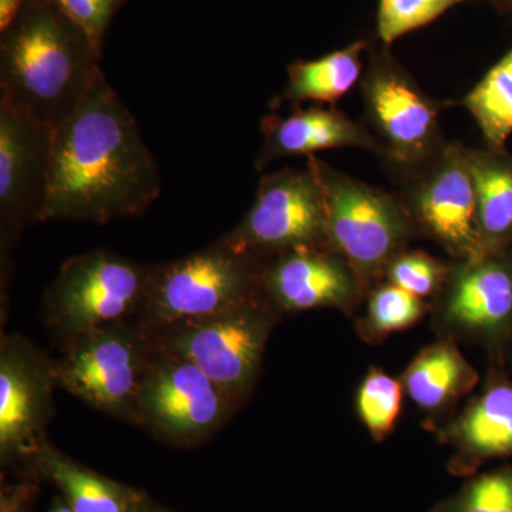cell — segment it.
Segmentation results:
<instances>
[{"instance_id":"obj_1","label":"cell","mask_w":512,"mask_h":512,"mask_svg":"<svg viewBox=\"0 0 512 512\" xmlns=\"http://www.w3.org/2000/svg\"><path fill=\"white\" fill-rule=\"evenodd\" d=\"M160 192L156 158L136 117L101 72L72 116L53 130L45 221L141 217Z\"/></svg>"},{"instance_id":"obj_2","label":"cell","mask_w":512,"mask_h":512,"mask_svg":"<svg viewBox=\"0 0 512 512\" xmlns=\"http://www.w3.org/2000/svg\"><path fill=\"white\" fill-rule=\"evenodd\" d=\"M100 59L56 0H26L0 32V100L55 130L89 92Z\"/></svg>"},{"instance_id":"obj_3","label":"cell","mask_w":512,"mask_h":512,"mask_svg":"<svg viewBox=\"0 0 512 512\" xmlns=\"http://www.w3.org/2000/svg\"><path fill=\"white\" fill-rule=\"evenodd\" d=\"M360 94L363 124L379 144V158L396 183L429 164L447 146L441 113L448 104L427 96L389 46L380 43L367 52Z\"/></svg>"},{"instance_id":"obj_4","label":"cell","mask_w":512,"mask_h":512,"mask_svg":"<svg viewBox=\"0 0 512 512\" xmlns=\"http://www.w3.org/2000/svg\"><path fill=\"white\" fill-rule=\"evenodd\" d=\"M308 165L325 195L328 249L352 266L370 292L419 235L412 218L399 195L356 180L315 156Z\"/></svg>"},{"instance_id":"obj_5","label":"cell","mask_w":512,"mask_h":512,"mask_svg":"<svg viewBox=\"0 0 512 512\" xmlns=\"http://www.w3.org/2000/svg\"><path fill=\"white\" fill-rule=\"evenodd\" d=\"M262 268L222 238L197 254L153 266L143 308L165 325L232 311L265 299Z\"/></svg>"},{"instance_id":"obj_6","label":"cell","mask_w":512,"mask_h":512,"mask_svg":"<svg viewBox=\"0 0 512 512\" xmlns=\"http://www.w3.org/2000/svg\"><path fill=\"white\" fill-rule=\"evenodd\" d=\"M224 239L262 264L295 249H328L325 195L315 171L306 165L265 174L254 204Z\"/></svg>"},{"instance_id":"obj_7","label":"cell","mask_w":512,"mask_h":512,"mask_svg":"<svg viewBox=\"0 0 512 512\" xmlns=\"http://www.w3.org/2000/svg\"><path fill=\"white\" fill-rule=\"evenodd\" d=\"M397 185L417 234L436 242L454 261L483 256L470 147L448 141L439 156Z\"/></svg>"},{"instance_id":"obj_8","label":"cell","mask_w":512,"mask_h":512,"mask_svg":"<svg viewBox=\"0 0 512 512\" xmlns=\"http://www.w3.org/2000/svg\"><path fill=\"white\" fill-rule=\"evenodd\" d=\"M151 268L110 251L74 256L47 292L50 315L74 338L116 326L146 301Z\"/></svg>"},{"instance_id":"obj_9","label":"cell","mask_w":512,"mask_h":512,"mask_svg":"<svg viewBox=\"0 0 512 512\" xmlns=\"http://www.w3.org/2000/svg\"><path fill=\"white\" fill-rule=\"evenodd\" d=\"M266 299L211 318L177 323L168 339L170 353L190 360L229 400L244 396L254 384L272 328Z\"/></svg>"},{"instance_id":"obj_10","label":"cell","mask_w":512,"mask_h":512,"mask_svg":"<svg viewBox=\"0 0 512 512\" xmlns=\"http://www.w3.org/2000/svg\"><path fill=\"white\" fill-rule=\"evenodd\" d=\"M52 146V128L0 100V218L6 238L45 221Z\"/></svg>"},{"instance_id":"obj_11","label":"cell","mask_w":512,"mask_h":512,"mask_svg":"<svg viewBox=\"0 0 512 512\" xmlns=\"http://www.w3.org/2000/svg\"><path fill=\"white\" fill-rule=\"evenodd\" d=\"M228 402L227 394L200 367L170 353L146 370L136 409L165 436L191 440L220 426Z\"/></svg>"},{"instance_id":"obj_12","label":"cell","mask_w":512,"mask_h":512,"mask_svg":"<svg viewBox=\"0 0 512 512\" xmlns=\"http://www.w3.org/2000/svg\"><path fill=\"white\" fill-rule=\"evenodd\" d=\"M146 370L137 340L116 325L77 336L55 377L84 402L121 413L136 406Z\"/></svg>"},{"instance_id":"obj_13","label":"cell","mask_w":512,"mask_h":512,"mask_svg":"<svg viewBox=\"0 0 512 512\" xmlns=\"http://www.w3.org/2000/svg\"><path fill=\"white\" fill-rule=\"evenodd\" d=\"M262 292L279 311L333 308L350 312L365 288L352 266L325 248L295 249L265 262Z\"/></svg>"},{"instance_id":"obj_14","label":"cell","mask_w":512,"mask_h":512,"mask_svg":"<svg viewBox=\"0 0 512 512\" xmlns=\"http://www.w3.org/2000/svg\"><path fill=\"white\" fill-rule=\"evenodd\" d=\"M437 298L439 318L453 332H498L512 318V259L503 252L454 261Z\"/></svg>"},{"instance_id":"obj_15","label":"cell","mask_w":512,"mask_h":512,"mask_svg":"<svg viewBox=\"0 0 512 512\" xmlns=\"http://www.w3.org/2000/svg\"><path fill=\"white\" fill-rule=\"evenodd\" d=\"M261 150L256 170L264 171L286 157H311L332 148H360L379 157V144L365 124L357 123L335 107L296 109L289 116L269 114L261 121Z\"/></svg>"},{"instance_id":"obj_16","label":"cell","mask_w":512,"mask_h":512,"mask_svg":"<svg viewBox=\"0 0 512 512\" xmlns=\"http://www.w3.org/2000/svg\"><path fill=\"white\" fill-rule=\"evenodd\" d=\"M451 448L448 471L470 476L484 461L512 454V384L494 382L439 430Z\"/></svg>"},{"instance_id":"obj_17","label":"cell","mask_w":512,"mask_h":512,"mask_svg":"<svg viewBox=\"0 0 512 512\" xmlns=\"http://www.w3.org/2000/svg\"><path fill=\"white\" fill-rule=\"evenodd\" d=\"M47 386L40 367L18 348L0 359V447L3 454L36 447L47 412Z\"/></svg>"},{"instance_id":"obj_18","label":"cell","mask_w":512,"mask_h":512,"mask_svg":"<svg viewBox=\"0 0 512 512\" xmlns=\"http://www.w3.org/2000/svg\"><path fill=\"white\" fill-rule=\"evenodd\" d=\"M483 255L503 254L512 244V154L505 148H470Z\"/></svg>"},{"instance_id":"obj_19","label":"cell","mask_w":512,"mask_h":512,"mask_svg":"<svg viewBox=\"0 0 512 512\" xmlns=\"http://www.w3.org/2000/svg\"><path fill=\"white\" fill-rule=\"evenodd\" d=\"M369 49L370 43L360 39L319 59L289 64L288 83L284 92L272 100L271 109L285 104L299 107L306 101L336 103L362 80L366 67L363 55Z\"/></svg>"},{"instance_id":"obj_20","label":"cell","mask_w":512,"mask_h":512,"mask_svg":"<svg viewBox=\"0 0 512 512\" xmlns=\"http://www.w3.org/2000/svg\"><path fill=\"white\" fill-rule=\"evenodd\" d=\"M478 373L453 340H439L421 350L404 372L402 383L424 412H440L466 396Z\"/></svg>"},{"instance_id":"obj_21","label":"cell","mask_w":512,"mask_h":512,"mask_svg":"<svg viewBox=\"0 0 512 512\" xmlns=\"http://www.w3.org/2000/svg\"><path fill=\"white\" fill-rule=\"evenodd\" d=\"M458 104L476 120L485 146L505 148L512 136V49Z\"/></svg>"},{"instance_id":"obj_22","label":"cell","mask_w":512,"mask_h":512,"mask_svg":"<svg viewBox=\"0 0 512 512\" xmlns=\"http://www.w3.org/2000/svg\"><path fill=\"white\" fill-rule=\"evenodd\" d=\"M39 464L69 498L74 512H127L119 488L96 474L70 463L47 450L39 454Z\"/></svg>"},{"instance_id":"obj_23","label":"cell","mask_w":512,"mask_h":512,"mask_svg":"<svg viewBox=\"0 0 512 512\" xmlns=\"http://www.w3.org/2000/svg\"><path fill=\"white\" fill-rule=\"evenodd\" d=\"M404 386L377 367H370L357 393V413L376 441L392 434L402 412Z\"/></svg>"},{"instance_id":"obj_24","label":"cell","mask_w":512,"mask_h":512,"mask_svg":"<svg viewBox=\"0 0 512 512\" xmlns=\"http://www.w3.org/2000/svg\"><path fill=\"white\" fill-rule=\"evenodd\" d=\"M426 303L399 286L384 282L370 291L363 333L369 339H382L416 325L424 313Z\"/></svg>"},{"instance_id":"obj_25","label":"cell","mask_w":512,"mask_h":512,"mask_svg":"<svg viewBox=\"0 0 512 512\" xmlns=\"http://www.w3.org/2000/svg\"><path fill=\"white\" fill-rule=\"evenodd\" d=\"M467 0H379L377 36L384 46L430 25Z\"/></svg>"},{"instance_id":"obj_26","label":"cell","mask_w":512,"mask_h":512,"mask_svg":"<svg viewBox=\"0 0 512 512\" xmlns=\"http://www.w3.org/2000/svg\"><path fill=\"white\" fill-rule=\"evenodd\" d=\"M430 512H512V470L483 474Z\"/></svg>"},{"instance_id":"obj_27","label":"cell","mask_w":512,"mask_h":512,"mask_svg":"<svg viewBox=\"0 0 512 512\" xmlns=\"http://www.w3.org/2000/svg\"><path fill=\"white\" fill-rule=\"evenodd\" d=\"M450 265L424 251H406L397 255L384 272V281L399 286L417 298L437 296L446 284Z\"/></svg>"},{"instance_id":"obj_28","label":"cell","mask_w":512,"mask_h":512,"mask_svg":"<svg viewBox=\"0 0 512 512\" xmlns=\"http://www.w3.org/2000/svg\"><path fill=\"white\" fill-rule=\"evenodd\" d=\"M77 28L83 30L97 52L103 53L104 37L126 0H56Z\"/></svg>"},{"instance_id":"obj_29","label":"cell","mask_w":512,"mask_h":512,"mask_svg":"<svg viewBox=\"0 0 512 512\" xmlns=\"http://www.w3.org/2000/svg\"><path fill=\"white\" fill-rule=\"evenodd\" d=\"M25 2L26 0H0V32L8 28Z\"/></svg>"},{"instance_id":"obj_30","label":"cell","mask_w":512,"mask_h":512,"mask_svg":"<svg viewBox=\"0 0 512 512\" xmlns=\"http://www.w3.org/2000/svg\"><path fill=\"white\" fill-rule=\"evenodd\" d=\"M484 2L490 3L494 9L512 20V0H484Z\"/></svg>"},{"instance_id":"obj_31","label":"cell","mask_w":512,"mask_h":512,"mask_svg":"<svg viewBox=\"0 0 512 512\" xmlns=\"http://www.w3.org/2000/svg\"><path fill=\"white\" fill-rule=\"evenodd\" d=\"M52 512H74L72 507H64V505H57Z\"/></svg>"},{"instance_id":"obj_32","label":"cell","mask_w":512,"mask_h":512,"mask_svg":"<svg viewBox=\"0 0 512 512\" xmlns=\"http://www.w3.org/2000/svg\"><path fill=\"white\" fill-rule=\"evenodd\" d=\"M2 512H12V511L9 510L8 505L3 504Z\"/></svg>"}]
</instances>
